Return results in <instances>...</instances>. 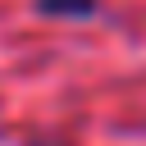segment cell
Wrapping results in <instances>:
<instances>
[{"mask_svg": "<svg viewBox=\"0 0 146 146\" xmlns=\"http://www.w3.org/2000/svg\"><path fill=\"white\" fill-rule=\"evenodd\" d=\"M46 14H91L96 0H41Z\"/></svg>", "mask_w": 146, "mask_h": 146, "instance_id": "obj_1", "label": "cell"}]
</instances>
